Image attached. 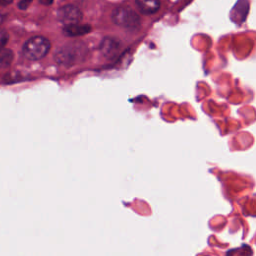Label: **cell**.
Returning a JSON list of instances; mask_svg holds the SVG:
<instances>
[{"label": "cell", "instance_id": "cell-1", "mask_svg": "<svg viewBox=\"0 0 256 256\" xmlns=\"http://www.w3.org/2000/svg\"><path fill=\"white\" fill-rule=\"evenodd\" d=\"M50 41L43 36L29 38L23 45L22 53L28 60L36 61L44 58L50 51Z\"/></svg>", "mask_w": 256, "mask_h": 256}, {"label": "cell", "instance_id": "cell-2", "mask_svg": "<svg viewBox=\"0 0 256 256\" xmlns=\"http://www.w3.org/2000/svg\"><path fill=\"white\" fill-rule=\"evenodd\" d=\"M84 46L78 44H69L61 47L54 55L57 64L63 66H72L83 59Z\"/></svg>", "mask_w": 256, "mask_h": 256}, {"label": "cell", "instance_id": "cell-3", "mask_svg": "<svg viewBox=\"0 0 256 256\" xmlns=\"http://www.w3.org/2000/svg\"><path fill=\"white\" fill-rule=\"evenodd\" d=\"M113 22L127 29H136L140 25V18L136 12L127 7H118L112 13Z\"/></svg>", "mask_w": 256, "mask_h": 256}, {"label": "cell", "instance_id": "cell-4", "mask_svg": "<svg viewBox=\"0 0 256 256\" xmlns=\"http://www.w3.org/2000/svg\"><path fill=\"white\" fill-rule=\"evenodd\" d=\"M57 16L59 21L66 26L79 23L82 19V12L74 5H65L58 9Z\"/></svg>", "mask_w": 256, "mask_h": 256}, {"label": "cell", "instance_id": "cell-5", "mask_svg": "<svg viewBox=\"0 0 256 256\" xmlns=\"http://www.w3.org/2000/svg\"><path fill=\"white\" fill-rule=\"evenodd\" d=\"M99 48L104 56L112 57L118 52L120 48V42L113 37H105L101 41Z\"/></svg>", "mask_w": 256, "mask_h": 256}, {"label": "cell", "instance_id": "cell-6", "mask_svg": "<svg viewBox=\"0 0 256 256\" xmlns=\"http://www.w3.org/2000/svg\"><path fill=\"white\" fill-rule=\"evenodd\" d=\"M91 26L88 24H71V25H66L63 32L67 36L75 37V36H81L84 34H87L91 31Z\"/></svg>", "mask_w": 256, "mask_h": 256}, {"label": "cell", "instance_id": "cell-7", "mask_svg": "<svg viewBox=\"0 0 256 256\" xmlns=\"http://www.w3.org/2000/svg\"><path fill=\"white\" fill-rule=\"evenodd\" d=\"M136 3L144 14H153L160 7V0H136Z\"/></svg>", "mask_w": 256, "mask_h": 256}, {"label": "cell", "instance_id": "cell-8", "mask_svg": "<svg viewBox=\"0 0 256 256\" xmlns=\"http://www.w3.org/2000/svg\"><path fill=\"white\" fill-rule=\"evenodd\" d=\"M14 59V54L11 49L2 47L0 48V68H6L10 66Z\"/></svg>", "mask_w": 256, "mask_h": 256}, {"label": "cell", "instance_id": "cell-9", "mask_svg": "<svg viewBox=\"0 0 256 256\" xmlns=\"http://www.w3.org/2000/svg\"><path fill=\"white\" fill-rule=\"evenodd\" d=\"M8 33L3 30V29H0V48L4 47L6 45V43L8 42Z\"/></svg>", "mask_w": 256, "mask_h": 256}, {"label": "cell", "instance_id": "cell-10", "mask_svg": "<svg viewBox=\"0 0 256 256\" xmlns=\"http://www.w3.org/2000/svg\"><path fill=\"white\" fill-rule=\"evenodd\" d=\"M32 0H21L19 3H18V8L20 9H26L29 7V5L31 4Z\"/></svg>", "mask_w": 256, "mask_h": 256}, {"label": "cell", "instance_id": "cell-11", "mask_svg": "<svg viewBox=\"0 0 256 256\" xmlns=\"http://www.w3.org/2000/svg\"><path fill=\"white\" fill-rule=\"evenodd\" d=\"M12 2V0H0V6H4V5H8Z\"/></svg>", "mask_w": 256, "mask_h": 256}, {"label": "cell", "instance_id": "cell-12", "mask_svg": "<svg viewBox=\"0 0 256 256\" xmlns=\"http://www.w3.org/2000/svg\"><path fill=\"white\" fill-rule=\"evenodd\" d=\"M42 4H44V5H50L52 2H53V0H39Z\"/></svg>", "mask_w": 256, "mask_h": 256}]
</instances>
